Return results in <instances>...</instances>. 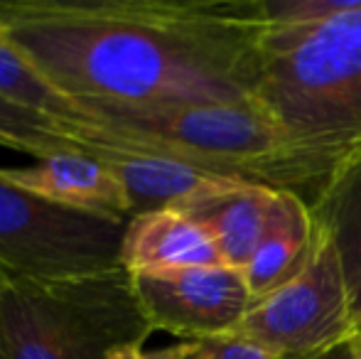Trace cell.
<instances>
[{
	"mask_svg": "<svg viewBox=\"0 0 361 359\" xmlns=\"http://www.w3.org/2000/svg\"><path fill=\"white\" fill-rule=\"evenodd\" d=\"M126 224L39 200L0 175V273L8 281L121 269Z\"/></svg>",
	"mask_w": 361,
	"mask_h": 359,
	"instance_id": "obj_5",
	"label": "cell"
},
{
	"mask_svg": "<svg viewBox=\"0 0 361 359\" xmlns=\"http://www.w3.org/2000/svg\"><path fill=\"white\" fill-rule=\"evenodd\" d=\"M133 286L152 332L182 342L231 335L253 305L243 273L228 266L135 273Z\"/></svg>",
	"mask_w": 361,
	"mask_h": 359,
	"instance_id": "obj_7",
	"label": "cell"
},
{
	"mask_svg": "<svg viewBox=\"0 0 361 359\" xmlns=\"http://www.w3.org/2000/svg\"><path fill=\"white\" fill-rule=\"evenodd\" d=\"M67 128L81 150L101 158L111 168V173L121 180L130 202V219L157 209H180L182 205L207 192L241 182L207 173V170L195 168L172 155L157 153V150L116 143L101 135L86 121L67 123Z\"/></svg>",
	"mask_w": 361,
	"mask_h": 359,
	"instance_id": "obj_8",
	"label": "cell"
},
{
	"mask_svg": "<svg viewBox=\"0 0 361 359\" xmlns=\"http://www.w3.org/2000/svg\"><path fill=\"white\" fill-rule=\"evenodd\" d=\"M81 109L86 123L116 143L157 150L221 178L295 192L310 207L347 163L295 143L256 99Z\"/></svg>",
	"mask_w": 361,
	"mask_h": 359,
	"instance_id": "obj_2",
	"label": "cell"
},
{
	"mask_svg": "<svg viewBox=\"0 0 361 359\" xmlns=\"http://www.w3.org/2000/svg\"><path fill=\"white\" fill-rule=\"evenodd\" d=\"M253 96L302 148L361 153V0L327 20L266 23Z\"/></svg>",
	"mask_w": 361,
	"mask_h": 359,
	"instance_id": "obj_3",
	"label": "cell"
},
{
	"mask_svg": "<svg viewBox=\"0 0 361 359\" xmlns=\"http://www.w3.org/2000/svg\"><path fill=\"white\" fill-rule=\"evenodd\" d=\"M278 192L263 185L233 182L187 202L180 212L209 231L224 266L243 271L271 229Z\"/></svg>",
	"mask_w": 361,
	"mask_h": 359,
	"instance_id": "obj_10",
	"label": "cell"
},
{
	"mask_svg": "<svg viewBox=\"0 0 361 359\" xmlns=\"http://www.w3.org/2000/svg\"><path fill=\"white\" fill-rule=\"evenodd\" d=\"M192 359H278V357L271 355L268 350H263L256 342L231 332V335L197 342V352L192 355Z\"/></svg>",
	"mask_w": 361,
	"mask_h": 359,
	"instance_id": "obj_16",
	"label": "cell"
},
{
	"mask_svg": "<svg viewBox=\"0 0 361 359\" xmlns=\"http://www.w3.org/2000/svg\"><path fill=\"white\" fill-rule=\"evenodd\" d=\"M352 303H354V320H357V332L361 335V281L352 293Z\"/></svg>",
	"mask_w": 361,
	"mask_h": 359,
	"instance_id": "obj_19",
	"label": "cell"
},
{
	"mask_svg": "<svg viewBox=\"0 0 361 359\" xmlns=\"http://www.w3.org/2000/svg\"><path fill=\"white\" fill-rule=\"evenodd\" d=\"M0 148L35 155L37 160L62 150H81L67 123L0 96Z\"/></svg>",
	"mask_w": 361,
	"mask_h": 359,
	"instance_id": "obj_15",
	"label": "cell"
},
{
	"mask_svg": "<svg viewBox=\"0 0 361 359\" xmlns=\"http://www.w3.org/2000/svg\"><path fill=\"white\" fill-rule=\"evenodd\" d=\"M0 96L44 116H52L62 123L86 121L84 109L76 101L67 99L57 87H52L47 77L3 35H0Z\"/></svg>",
	"mask_w": 361,
	"mask_h": 359,
	"instance_id": "obj_14",
	"label": "cell"
},
{
	"mask_svg": "<svg viewBox=\"0 0 361 359\" xmlns=\"http://www.w3.org/2000/svg\"><path fill=\"white\" fill-rule=\"evenodd\" d=\"M314 246V219L310 205L295 192H278L271 229L241 273L253 303L278 291L305 269Z\"/></svg>",
	"mask_w": 361,
	"mask_h": 359,
	"instance_id": "obj_12",
	"label": "cell"
},
{
	"mask_svg": "<svg viewBox=\"0 0 361 359\" xmlns=\"http://www.w3.org/2000/svg\"><path fill=\"white\" fill-rule=\"evenodd\" d=\"M0 175L52 205L114 221L130 219V202L121 180L86 150H62L27 168H0Z\"/></svg>",
	"mask_w": 361,
	"mask_h": 359,
	"instance_id": "obj_9",
	"label": "cell"
},
{
	"mask_svg": "<svg viewBox=\"0 0 361 359\" xmlns=\"http://www.w3.org/2000/svg\"><path fill=\"white\" fill-rule=\"evenodd\" d=\"M197 352V342H175V345L160 347V350H145L143 345L123 347L109 359H192Z\"/></svg>",
	"mask_w": 361,
	"mask_h": 359,
	"instance_id": "obj_17",
	"label": "cell"
},
{
	"mask_svg": "<svg viewBox=\"0 0 361 359\" xmlns=\"http://www.w3.org/2000/svg\"><path fill=\"white\" fill-rule=\"evenodd\" d=\"M121 266L128 273H155L197 266H224L214 239L180 209H157L128 219L121 241Z\"/></svg>",
	"mask_w": 361,
	"mask_h": 359,
	"instance_id": "obj_11",
	"label": "cell"
},
{
	"mask_svg": "<svg viewBox=\"0 0 361 359\" xmlns=\"http://www.w3.org/2000/svg\"><path fill=\"white\" fill-rule=\"evenodd\" d=\"M312 219L337 246L349 288L361 281V153L339 165L312 207Z\"/></svg>",
	"mask_w": 361,
	"mask_h": 359,
	"instance_id": "obj_13",
	"label": "cell"
},
{
	"mask_svg": "<svg viewBox=\"0 0 361 359\" xmlns=\"http://www.w3.org/2000/svg\"><path fill=\"white\" fill-rule=\"evenodd\" d=\"M5 283H8V278H5V276H3V273H0V288H3V286H5Z\"/></svg>",
	"mask_w": 361,
	"mask_h": 359,
	"instance_id": "obj_20",
	"label": "cell"
},
{
	"mask_svg": "<svg viewBox=\"0 0 361 359\" xmlns=\"http://www.w3.org/2000/svg\"><path fill=\"white\" fill-rule=\"evenodd\" d=\"M0 35H3V32H0Z\"/></svg>",
	"mask_w": 361,
	"mask_h": 359,
	"instance_id": "obj_21",
	"label": "cell"
},
{
	"mask_svg": "<svg viewBox=\"0 0 361 359\" xmlns=\"http://www.w3.org/2000/svg\"><path fill=\"white\" fill-rule=\"evenodd\" d=\"M150 335L123 266L0 288V359H109Z\"/></svg>",
	"mask_w": 361,
	"mask_h": 359,
	"instance_id": "obj_4",
	"label": "cell"
},
{
	"mask_svg": "<svg viewBox=\"0 0 361 359\" xmlns=\"http://www.w3.org/2000/svg\"><path fill=\"white\" fill-rule=\"evenodd\" d=\"M310 359H361V335L352 337V340L342 342V345L332 347V350L322 352L317 357H310Z\"/></svg>",
	"mask_w": 361,
	"mask_h": 359,
	"instance_id": "obj_18",
	"label": "cell"
},
{
	"mask_svg": "<svg viewBox=\"0 0 361 359\" xmlns=\"http://www.w3.org/2000/svg\"><path fill=\"white\" fill-rule=\"evenodd\" d=\"M233 332L278 359L317 357L359 335L339 251L317 224L305 269L253 303Z\"/></svg>",
	"mask_w": 361,
	"mask_h": 359,
	"instance_id": "obj_6",
	"label": "cell"
},
{
	"mask_svg": "<svg viewBox=\"0 0 361 359\" xmlns=\"http://www.w3.org/2000/svg\"><path fill=\"white\" fill-rule=\"evenodd\" d=\"M263 0H0V32L67 99H256Z\"/></svg>",
	"mask_w": 361,
	"mask_h": 359,
	"instance_id": "obj_1",
	"label": "cell"
}]
</instances>
